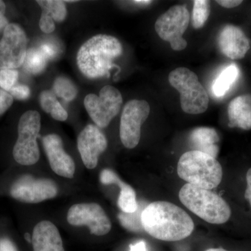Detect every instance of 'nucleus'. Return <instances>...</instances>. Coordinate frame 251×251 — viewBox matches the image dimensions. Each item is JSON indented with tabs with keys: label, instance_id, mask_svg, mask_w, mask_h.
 Returning a JSON list of instances; mask_svg holds the SVG:
<instances>
[{
	"label": "nucleus",
	"instance_id": "f257e3e1",
	"mask_svg": "<svg viewBox=\"0 0 251 251\" xmlns=\"http://www.w3.org/2000/svg\"><path fill=\"white\" fill-rule=\"evenodd\" d=\"M144 230L165 242H176L189 237L195 225L191 216L176 204L166 201L149 204L142 214Z\"/></svg>",
	"mask_w": 251,
	"mask_h": 251
},
{
	"label": "nucleus",
	"instance_id": "f03ea898",
	"mask_svg": "<svg viewBox=\"0 0 251 251\" xmlns=\"http://www.w3.org/2000/svg\"><path fill=\"white\" fill-rule=\"evenodd\" d=\"M123 47L112 36L99 34L81 46L77 54V64L82 74L90 79L109 76L113 61L122 55Z\"/></svg>",
	"mask_w": 251,
	"mask_h": 251
},
{
	"label": "nucleus",
	"instance_id": "7ed1b4c3",
	"mask_svg": "<svg viewBox=\"0 0 251 251\" xmlns=\"http://www.w3.org/2000/svg\"><path fill=\"white\" fill-rule=\"evenodd\" d=\"M177 174L188 184L206 190L217 187L223 179L222 166L216 158L196 150L180 157Z\"/></svg>",
	"mask_w": 251,
	"mask_h": 251
},
{
	"label": "nucleus",
	"instance_id": "20e7f679",
	"mask_svg": "<svg viewBox=\"0 0 251 251\" xmlns=\"http://www.w3.org/2000/svg\"><path fill=\"white\" fill-rule=\"evenodd\" d=\"M179 198L187 209L209 224H224L230 218L229 204L210 190L186 184L180 189Z\"/></svg>",
	"mask_w": 251,
	"mask_h": 251
},
{
	"label": "nucleus",
	"instance_id": "39448f33",
	"mask_svg": "<svg viewBox=\"0 0 251 251\" xmlns=\"http://www.w3.org/2000/svg\"><path fill=\"white\" fill-rule=\"evenodd\" d=\"M168 80L179 92L181 107L186 113L198 115L207 110L209 96L194 72L187 68H177L170 73Z\"/></svg>",
	"mask_w": 251,
	"mask_h": 251
},
{
	"label": "nucleus",
	"instance_id": "423d86ee",
	"mask_svg": "<svg viewBox=\"0 0 251 251\" xmlns=\"http://www.w3.org/2000/svg\"><path fill=\"white\" fill-rule=\"evenodd\" d=\"M40 129L41 115L36 110H28L20 118L18 139L13 150V156L18 164L32 166L39 161L37 138Z\"/></svg>",
	"mask_w": 251,
	"mask_h": 251
},
{
	"label": "nucleus",
	"instance_id": "0eeeda50",
	"mask_svg": "<svg viewBox=\"0 0 251 251\" xmlns=\"http://www.w3.org/2000/svg\"><path fill=\"white\" fill-rule=\"evenodd\" d=\"M190 23L189 11L184 5H175L161 15L155 23V29L163 40L169 42L175 51H181L187 46L183 35Z\"/></svg>",
	"mask_w": 251,
	"mask_h": 251
},
{
	"label": "nucleus",
	"instance_id": "6e6552de",
	"mask_svg": "<svg viewBox=\"0 0 251 251\" xmlns=\"http://www.w3.org/2000/svg\"><path fill=\"white\" fill-rule=\"evenodd\" d=\"M123 99L120 91L107 85L99 92V96L90 94L86 96L84 105L92 120L97 126H108L121 109Z\"/></svg>",
	"mask_w": 251,
	"mask_h": 251
},
{
	"label": "nucleus",
	"instance_id": "1a4fd4ad",
	"mask_svg": "<svg viewBox=\"0 0 251 251\" xmlns=\"http://www.w3.org/2000/svg\"><path fill=\"white\" fill-rule=\"evenodd\" d=\"M58 188L53 180L35 178L29 175L20 176L10 188L11 197L19 202L36 204L57 196Z\"/></svg>",
	"mask_w": 251,
	"mask_h": 251
},
{
	"label": "nucleus",
	"instance_id": "9d476101",
	"mask_svg": "<svg viewBox=\"0 0 251 251\" xmlns=\"http://www.w3.org/2000/svg\"><path fill=\"white\" fill-rule=\"evenodd\" d=\"M27 47V38L24 29L15 23L8 25L0 40V70H14L23 65Z\"/></svg>",
	"mask_w": 251,
	"mask_h": 251
},
{
	"label": "nucleus",
	"instance_id": "9b49d317",
	"mask_svg": "<svg viewBox=\"0 0 251 251\" xmlns=\"http://www.w3.org/2000/svg\"><path fill=\"white\" fill-rule=\"evenodd\" d=\"M150 106L145 100H130L123 109L120 121V139L125 148H135L139 143L141 126L148 118Z\"/></svg>",
	"mask_w": 251,
	"mask_h": 251
},
{
	"label": "nucleus",
	"instance_id": "f8f14e48",
	"mask_svg": "<svg viewBox=\"0 0 251 251\" xmlns=\"http://www.w3.org/2000/svg\"><path fill=\"white\" fill-rule=\"evenodd\" d=\"M67 218L68 223L73 226H87L94 235H105L111 230L110 219L97 203L74 204L68 211Z\"/></svg>",
	"mask_w": 251,
	"mask_h": 251
},
{
	"label": "nucleus",
	"instance_id": "ddd939ff",
	"mask_svg": "<svg viewBox=\"0 0 251 251\" xmlns=\"http://www.w3.org/2000/svg\"><path fill=\"white\" fill-rule=\"evenodd\" d=\"M107 147L106 137L94 125L85 126L77 138V149L87 169H94L97 166L99 157L106 150Z\"/></svg>",
	"mask_w": 251,
	"mask_h": 251
},
{
	"label": "nucleus",
	"instance_id": "4468645a",
	"mask_svg": "<svg viewBox=\"0 0 251 251\" xmlns=\"http://www.w3.org/2000/svg\"><path fill=\"white\" fill-rule=\"evenodd\" d=\"M43 145L52 171L59 176L72 179L75 172V162L64 151L61 137L54 133L46 135Z\"/></svg>",
	"mask_w": 251,
	"mask_h": 251
},
{
	"label": "nucleus",
	"instance_id": "2eb2a0df",
	"mask_svg": "<svg viewBox=\"0 0 251 251\" xmlns=\"http://www.w3.org/2000/svg\"><path fill=\"white\" fill-rule=\"evenodd\" d=\"M217 41L221 52L229 59H243L250 49V41L245 33L233 25H227L222 28Z\"/></svg>",
	"mask_w": 251,
	"mask_h": 251
},
{
	"label": "nucleus",
	"instance_id": "dca6fc26",
	"mask_svg": "<svg viewBox=\"0 0 251 251\" xmlns=\"http://www.w3.org/2000/svg\"><path fill=\"white\" fill-rule=\"evenodd\" d=\"M31 243L34 251H65L58 229L49 221L36 225Z\"/></svg>",
	"mask_w": 251,
	"mask_h": 251
},
{
	"label": "nucleus",
	"instance_id": "f3484780",
	"mask_svg": "<svg viewBox=\"0 0 251 251\" xmlns=\"http://www.w3.org/2000/svg\"><path fill=\"white\" fill-rule=\"evenodd\" d=\"M100 181L104 185L115 184L120 188L117 204L122 211L132 213L137 210L138 206L136 193L129 184L124 182L112 170L104 169L100 175Z\"/></svg>",
	"mask_w": 251,
	"mask_h": 251
},
{
	"label": "nucleus",
	"instance_id": "a211bd4d",
	"mask_svg": "<svg viewBox=\"0 0 251 251\" xmlns=\"http://www.w3.org/2000/svg\"><path fill=\"white\" fill-rule=\"evenodd\" d=\"M227 113L229 127L251 129V95L244 94L231 100Z\"/></svg>",
	"mask_w": 251,
	"mask_h": 251
},
{
	"label": "nucleus",
	"instance_id": "6ab92c4d",
	"mask_svg": "<svg viewBox=\"0 0 251 251\" xmlns=\"http://www.w3.org/2000/svg\"><path fill=\"white\" fill-rule=\"evenodd\" d=\"M190 141L196 151L207 153L216 158L219 148L217 143L219 136L214 128L210 127H198L191 132Z\"/></svg>",
	"mask_w": 251,
	"mask_h": 251
},
{
	"label": "nucleus",
	"instance_id": "aec40b11",
	"mask_svg": "<svg viewBox=\"0 0 251 251\" xmlns=\"http://www.w3.org/2000/svg\"><path fill=\"white\" fill-rule=\"evenodd\" d=\"M239 75V69L234 64L228 66L220 74L213 84V92L217 97H222L227 94L229 89L237 81Z\"/></svg>",
	"mask_w": 251,
	"mask_h": 251
},
{
	"label": "nucleus",
	"instance_id": "412c9836",
	"mask_svg": "<svg viewBox=\"0 0 251 251\" xmlns=\"http://www.w3.org/2000/svg\"><path fill=\"white\" fill-rule=\"evenodd\" d=\"M138 206L134 212L126 213L121 211L118 214V219L122 227L131 232H143L144 228L142 224V214L144 209L148 205L146 201H138Z\"/></svg>",
	"mask_w": 251,
	"mask_h": 251
},
{
	"label": "nucleus",
	"instance_id": "4be33fe9",
	"mask_svg": "<svg viewBox=\"0 0 251 251\" xmlns=\"http://www.w3.org/2000/svg\"><path fill=\"white\" fill-rule=\"evenodd\" d=\"M48 59L39 49H31L27 52L23 67L31 74H39L44 72Z\"/></svg>",
	"mask_w": 251,
	"mask_h": 251
},
{
	"label": "nucleus",
	"instance_id": "5701e85b",
	"mask_svg": "<svg viewBox=\"0 0 251 251\" xmlns=\"http://www.w3.org/2000/svg\"><path fill=\"white\" fill-rule=\"evenodd\" d=\"M37 3L42 9V12L52 18L55 22H62L67 17V8L64 1L57 0H40L37 1Z\"/></svg>",
	"mask_w": 251,
	"mask_h": 251
},
{
	"label": "nucleus",
	"instance_id": "b1692460",
	"mask_svg": "<svg viewBox=\"0 0 251 251\" xmlns=\"http://www.w3.org/2000/svg\"><path fill=\"white\" fill-rule=\"evenodd\" d=\"M54 93L66 101H72L76 97L77 89L70 79L65 76H59L54 80Z\"/></svg>",
	"mask_w": 251,
	"mask_h": 251
},
{
	"label": "nucleus",
	"instance_id": "393cba45",
	"mask_svg": "<svg viewBox=\"0 0 251 251\" xmlns=\"http://www.w3.org/2000/svg\"><path fill=\"white\" fill-rule=\"evenodd\" d=\"M211 12L210 1L207 0H196L193 1L192 25L195 29H201L209 18Z\"/></svg>",
	"mask_w": 251,
	"mask_h": 251
},
{
	"label": "nucleus",
	"instance_id": "a878e982",
	"mask_svg": "<svg viewBox=\"0 0 251 251\" xmlns=\"http://www.w3.org/2000/svg\"><path fill=\"white\" fill-rule=\"evenodd\" d=\"M18 79V72L13 69L0 70V87L9 92L16 85Z\"/></svg>",
	"mask_w": 251,
	"mask_h": 251
},
{
	"label": "nucleus",
	"instance_id": "bb28decb",
	"mask_svg": "<svg viewBox=\"0 0 251 251\" xmlns=\"http://www.w3.org/2000/svg\"><path fill=\"white\" fill-rule=\"evenodd\" d=\"M39 101L43 110L47 113L51 114L54 108L59 105L55 94L52 91L46 90L41 92L39 96Z\"/></svg>",
	"mask_w": 251,
	"mask_h": 251
},
{
	"label": "nucleus",
	"instance_id": "cd10ccee",
	"mask_svg": "<svg viewBox=\"0 0 251 251\" xmlns=\"http://www.w3.org/2000/svg\"><path fill=\"white\" fill-rule=\"evenodd\" d=\"M9 94L12 96L13 98H16L18 100H25L29 98L30 95V90L26 85H16L9 91Z\"/></svg>",
	"mask_w": 251,
	"mask_h": 251
},
{
	"label": "nucleus",
	"instance_id": "c85d7f7f",
	"mask_svg": "<svg viewBox=\"0 0 251 251\" xmlns=\"http://www.w3.org/2000/svg\"><path fill=\"white\" fill-rule=\"evenodd\" d=\"M39 27L41 30L46 34L52 33L55 29L54 20L46 14L45 13L42 12L40 21H39Z\"/></svg>",
	"mask_w": 251,
	"mask_h": 251
},
{
	"label": "nucleus",
	"instance_id": "c756f323",
	"mask_svg": "<svg viewBox=\"0 0 251 251\" xmlns=\"http://www.w3.org/2000/svg\"><path fill=\"white\" fill-rule=\"evenodd\" d=\"M39 49L46 56L48 60L55 58L59 52L58 48L53 43H44L41 44Z\"/></svg>",
	"mask_w": 251,
	"mask_h": 251
},
{
	"label": "nucleus",
	"instance_id": "7c9ffc66",
	"mask_svg": "<svg viewBox=\"0 0 251 251\" xmlns=\"http://www.w3.org/2000/svg\"><path fill=\"white\" fill-rule=\"evenodd\" d=\"M14 98L6 91L0 90V115L4 114L12 105Z\"/></svg>",
	"mask_w": 251,
	"mask_h": 251
},
{
	"label": "nucleus",
	"instance_id": "2f4dec72",
	"mask_svg": "<svg viewBox=\"0 0 251 251\" xmlns=\"http://www.w3.org/2000/svg\"><path fill=\"white\" fill-rule=\"evenodd\" d=\"M50 115L54 120H57V121L64 122L67 120L68 118L67 112L66 111L65 109L63 108L61 103H59L54 108L53 111L51 112Z\"/></svg>",
	"mask_w": 251,
	"mask_h": 251
},
{
	"label": "nucleus",
	"instance_id": "473e14b6",
	"mask_svg": "<svg viewBox=\"0 0 251 251\" xmlns=\"http://www.w3.org/2000/svg\"><path fill=\"white\" fill-rule=\"evenodd\" d=\"M0 251H18L14 242L7 238H0Z\"/></svg>",
	"mask_w": 251,
	"mask_h": 251
},
{
	"label": "nucleus",
	"instance_id": "72a5a7b5",
	"mask_svg": "<svg viewBox=\"0 0 251 251\" xmlns=\"http://www.w3.org/2000/svg\"><path fill=\"white\" fill-rule=\"evenodd\" d=\"M216 1L223 7L227 8V9L237 7L243 2L241 0H219Z\"/></svg>",
	"mask_w": 251,
	"mask_h": 251
},
{
	"label": "nucleus",
	"instance_id": "f704fd0d",
	"mask_svg": "<svg viewBox=\"0 0 251 251\" xmlns=\"http://www.w3.org/2000/svg\"><path fill=\"white\" fill-rule=\"evenodd\" d=\"M5 11H6V6L4 1L0 0V30L8 25V21L5 17Z\"/></svg>",
	"mask_w": 251,
	"mask_h": 251
},
{
	"label": "nucleus",
	"instance_id": "c9c22d12",
	"mask_svg": "<svg viewBox=\"0 0 251 251\" xmlns=\"http://www.w3.org/2000/svg\"><path fill=\"white\" fill-rule=\"evenodd\" d=\"M247 187L245 191V198L249 201L251 207V168L247 172Z\"/></svg>",
	"mask_w": 251,
	"mask_h": 251
},
{
	"label": "nucleus",
	"instance_id": "e433bc0d",
	"mask_svg": "<svg viewBox=\"0 0 251 251\" xmlns=\"http://www.w3.org/2000/svg\"><path fill=\"white\" fill-rule=\"evenodd\" d=\"M129 251H147L146 243L144 241H139L130 246Z\"/></svg>",
	"mask_w": 251,
	"mask_h": 251
},
{
	"label": "nucleus",
	"instance_id": "4c0bfd02",
	"mask_svg": "<svg viewBox=\"0 0 251 251\" xmlns=\"http://www.w3.org/2000/svg\"><path fill=\"white\" fill-rule=\"evenodd\" d=\"M152 2L151 1H147V0H138V1H133V3H135V4H140V5H147V4H151V3Z\"/></svg>",
	"mask_w": 251,
	"mask_h": 251
},
{
	"label": "nucleus",
	"instance_id": "58836bf2",
	"mask_svg": "<svg viewBox=\"0 0 251 251\" xmlns=\"http://www.w3.org/2000/svg\"><path fill=\"white\" fill-rule=\"evenodd\" d=\"M205 251H227L224 249H209Z\"/></svg>",
	"mask_w": 251,
	"mask_h": 251
}]
</instances>
